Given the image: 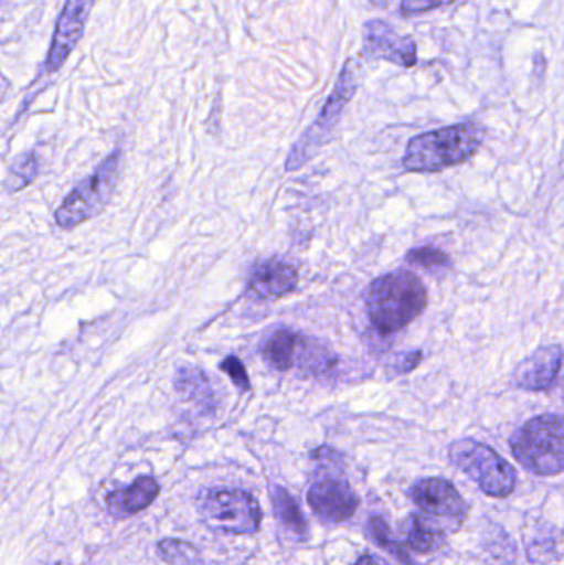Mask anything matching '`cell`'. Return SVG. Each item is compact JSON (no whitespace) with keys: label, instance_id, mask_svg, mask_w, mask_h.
<instances>
[{"label":"cell","instance_id":"obj_1","mask_svg":"<svg viewBox=\"0 0 564 565\" xmlns=\"http://www.w3.org/2000/svg\"><path fill=\"white\" fill-rule=\"evenodd\" d=\"M426 286L413 271L397 270L377 278L368 292V315L381 334H394L426 309Z\"/></svg>","mask_w":564,"mask_h":565},{"label":"cell","instance_id":"obj_2","mask_svg":"<svg viewBox=\"0 0 564 565\" xmlns=\"http://www.w3.org/2000/svg\"><path fill=\"white\" fill-rule=\"evenodd\" d=\"M483 142V131L472 122L447 126L411 139L403 158L409 172H439L469 161Z\"/></svg>","mask_w":564,"mask_h":565},{"label":"cell","instance_id":"obj_3","mask_svg":"<svg viewBox=\"0 0 564 565\" xmlns=\"http://www.w3.org/2000/svg\"><path fill=\"white\" fill-rule=\"evenodd\" d=\"M513 457L540 477L564 471V415L545 414L532 418L510 438Z\"/></svg>","mask_w":564,"mask_h":565},{"label":"cell","instance_id":"obj_4","mask_svg":"<svg viewBox=\"0 0 564 565\" xmlns=\"http://www.w3.org/2000/svg\"><path fill=\"white\" fill-rule=\"evenodd\" d=\"M449 458L489 497L507 498L515 490V468L489 445L464 438L450 445Z\"/></svg>","mask_w":564,"mask_h":565},{"label":"cell","instance_id":"obj_5","mask_svg":"<svg viewBox=\"0 0 564 565\" xmlns=\"http://www.w3.org/2000/svg\"><path fill=\"white\" fill-rule=\"evenodd\" d=\"M119 168H121V151L116 149L96 169L95 174L83 181L56 209V225L65 231H72L76 225L98 215L108 204L109 198L118 184Z\"/></svg>","mask_w":564,"mask_h":565},{"label":"cell","instance_id":"obj_6","mask_svg":"<svg viewBox=\"0 0 564 565\" xmlns=\"http://www.w3.org/2000/svg\"><path fill=\"white\" fill-rule=\"evenodd\" d=\"M202 520L211 530L251 536L260 527L262 510L247 491L211 490L199 503Z\"/></svg>","mask_w":564,"mask_h":565},{"label":"cell","instance_id":"obj_7","mask_svg":"<svg viewBox=\"0 0 564 565\" xmlns=\"http://www.w3.org/2000/svg\"><path fill=\"white\" fill-rule=\"evenodd\" d=\"M354 93H357V79H354L351 62H347V65L341 68L333 93L324 103L317 121L307 129L300 141L291 149L287 159V171L300 169L308 159H311L315 151L330 139L331 132L337 128L338 121H340L341 115H343L344 108L353 98Z\"/></svg>","mask_w":564,"mask_h":565},{"label":"cell","instance_id":"obj_8","mask_svg":"<svg viewBox=\"0 0 564 565\" xmlns=\"http://www.w3.org/2000/svg\"><path fill=\"white\" fill-rule=\"evenodd\" d=\"M308 504L323 523L338 524L353 518L360 507V498L347 478L333 475L320 478L311 484L308 490Z\"/></svg>","mask_w":564,"mask_h":565},{"label":"cell","instance_id":"obj_9","mask_svg":"<svg viewBox=\"0 0 564 565\" xmlns=\"http://www.w3.org/2000/svg\"><path fill=\"white\" fill-rule=\"evenodd\" d=\"M93 0H66L53 33L52 46L46 56V70L56 72L65 65L75 46L85 33L86 20L92 10Z\"/></svg>","mask_w":564,"mask_h":565},{"label":"cell","instance_id":"obj_10","mask_svg":"<svg viewBox=\"0 0 564 565\" xmlns=\"http://www.w3.org/2000/svg\"><path fill=\"white\" fill-rule=\"evenodd\" d=\"M364 52L373 58L387 60L394 65L413 68L417 62L416 43L400 35L390 23L374 19L364 25Z\"/></svg>","mask_w":564,"mask_h":565},{"label":"cell","instance_id":"obj_11","mask_svg":"<svg viewBox=\"0 0 564 565\" xmlns=\"http://www.w3.org/2000/svg\"><path fill=\"white\" fill-rule=\"evenodd\" d=\"M563 358L562 345H543L520 362L513 372V382L523 391H549L558 381Z\"/></svg>","mask_w":564,"mask_h":565},{"label":"cell","instance_id":"obj_12","mask_svg":"<svg viewBox=\"0 0 564 565\" xmlns=\"http://www.w3.org/2000/svg\"><path fill=\"white\" fill-rule=\"evenodd\" d=\"M414 503L430 516L446 518L460 523L466 518L467 504L464 503L459 491L443 478H426L421 480L411 491Z\"/></svg>","mask_w":564,"mask_h":565},{"label":"cell","instance_id":"obj_13","mask_svg":"<svg viewBox=\"0 0 564 565\" xmlns=\"http://www.w3.org/2000/svg\"><path fill=\"white\" fill-rule=\"evenodd\" d=\"M298 274L295 267L280 260L265 262L252 271V295L257 298H275V296L288 295L297 288Z\"/></svg>","mask_w":564,"mask_h":565},{"label":"cell","instance_id":"obj_14","mask_svg":"<svg viewBox=\"0 0 564 565\" xmlns=\"http://www.w3.org/2000/svg\"><path fill=\"white\" fill-rule=\"evenodd\" d=\"M158 481L151 477H141L125 490H116L106 497V508L113 518L132 516L146 510L159 497Z\"/></svg>","mask_w":564,"mask_h":565},{"label":"cell","instance_id":"obj_15","mask_svg":"<svg viewBox=\"0 0 564 565\" xmlns=\"http://www.w3.org/2000/svg\"><path fill=\"white\" fill-rule=\"evenodd\" d=\"M311 341L301 338L290 329H280L275 332L264 348V358L278 371H290L297 361L305 364V352L310 348Z\"/></svg>","mask_w":564,"mask_h":565},{"label":"cell","instance_id":"obj_16","mask_svg":"<svg viewBox=\"0 0 564 565\" xmlns=\"http://www.w3.org/2000/svg\"><path fill=\"white\" fill-rule=\"evenodd\" d=\"M272 504H274L277 520L280 521L287 530L297 534L298 537L307 536V520H305L300 507H298L297 501H295V498L291 497L290 493H287L281 487L272 488Z\"/></svg>","mask_w":564,"mask_h":565},{"label":"cell","instance_id":"obj_17","mask_svg":"<svg viewBox=\"0 0 564 565\" xmlns=\"http://www.w3.org/2000/svg\"><path fill=\"white\" fill-rule=\"evenodd\" d=\"M407 546L419 554H429L439 550L444 543L443 531L437 530L429 521L424 520L423 516L413 518L411 521L409 531L406 537Z\"/></svg>","mask_w":564,"mask_h":565},{"label":"cell","instance_id":"obj_18","mask_svg":"<svg viewBox=\"0 0 564 565\" xmlns=\"http://www.w3.org/2000/svg\"><path fill=\"white\" fill-rule=\"evenodd\" d=\"M159 556L169 565H198L199 551L179 540H164L158 544Z\"/></svg>","mask_w":564,"mask_h":565},{"label":"cell","instance_id":"obj_19","mask_svg":"<svg viewBox=\"0 0 564 565\" xmlns=\"http://www.w3.org/2000/svg\"><path fill=\"white\" fill-rule=\"evenodd\" d=\"M370 527L371 537L380 544L383 550L390 551L393 556H396L401 563H406L407 565H414L411 563L409 556H407L406 551L400 546V544L394 541V537L391 536L390 530H387V524L384 523L380 518H373L368 524Z\"/></svg>","mask_w":564,"mask_h":565},{"label":"cell","instance_id":"obj_20","mask_svg":"<svg viewBox=\"0 0 564 565\" xmlns=\"http://www.w3.org/2000/svg\"><path fill=\"white\" fill-rule=\"evenodd\" d=\"M406 260L409 262L411 265L427 268V270H430V268L450 267V260L447 254H444L443 250L436 247L413 248V250L407 254Z\"/></svg>","mask_w":564,"mask_h":565},{"label":"cell","instance_id":"obj_21","mask_svg":"<svg viewBox=\"0 0 564 565\" xmlns=\"http://www.w3.org/2000/svg\"><path fill=\"white\" fill-rule=\"evenodd\" d=\"M221 369L222 371L227 372L228 377L232 379V382H234L238 388H242L244 392L251 388V379H248L247 369L242 364L241 359L231 355V358H227L222 362Z\"/></svg>","mask_w":564,"mask_h":565},{"label":"cell","instance_id":"obj_22","mask_svg":"<svg viewBox=\"0 0 564 565\" xmlns=\"http://www.w3.org/2000/svg\"><path fill=\"white\" fill-rule=\"evenodd\" d=\"M421 359H423V352L413 351L409 354L401 355L400 361H397V372L400 374H406V372L413 371L419 365Z\"/></svg>","mask_w":564,"mask_h":565},{"label":"cell","instance_id":"obj_23","mask_svg":"<svg viewBox=\"0 0 564 565\" xmlns=\"http://www.w3.org/2000/svg\"><path fill=\"white\" fill-rule=\"evenodd\" d=\"M430 9L429 0H403L401 2V12L403 15H416V13H424Z\"/></svg>","mask_w":564,"mask_h":565},{"label":"cell","instance_id":"obj_24","mask_svg":"<svg viewBox=\"0 0 564 565\" xmlns=\"http://www.w3.org/2000/svg\"><path fill=\"white\" fill-rule=\"evenodd\" d=\"M353 565H387L384 561L377 559V557L373 556H363L357 561Z\"/></svg>","mask_w":564,"mask_h":565},{"label":"cell","instance_id":"obj_25","mask_svg":"<svg viewBox=\"0 0 564 565\" xmlns=\"http://www.w3.org/2000/svg\"><path fill=\"white\" fill-rule=\"evenodd\" d=\"M456 2V0H429L430 9H437V7L449 6V3Z\"/></svg>","mask_w":564,"mask_h":565},{"label":"cell","instance_id":"obj_26","mask_svg":"<svg viewBox=\"0 0 564 565\" xmlns=\"http://www.w3.org/2000/svg\"><path fill=\"white\" fill-rule=\"evenodd\" d=\"M563 397H564V395H563Z\"/></svg>","mask_w":564,"mask_h":565}]
</instances>
